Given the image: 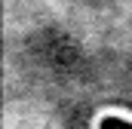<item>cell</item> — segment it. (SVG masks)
<instances>
[{
	"label": "cell",
	"mask_w": 132,
	"mask_h": 129,
	"mask_svg": "<svg viewBox=\"0 0 132 129\" xmlns=\"http://www.w3.org/2000/svg\"><path fill=\"white\" fill-rule=\"evenodd\" d=\"M98 129H132L129 120H120V117H104Z\"/></svg>",
	"instance_id": "6da1fadb"
}]
</instances>
